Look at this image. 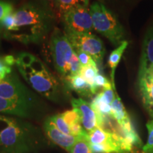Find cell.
<instances>
[{
    "instance_id": "obj_1",
    "label": "cell",
    "mask_w": 153,
    "mask_h": 153,
    "mask_svg": "<svg viewBox=\"0 0 153 153\" xmlns=\"http://www.w3.org/2000/svg\"><path fill=\"white\" fill-rule=\"evenodd\" d=\"M15 27L7 33L11 39L24 44L38 43L48 33L54 14L45 2L32 1L14 12Z\"/></svg>"
},
{
    "instance_id": "obj_2",
    "label": "cell",
    "mask_w": 153,
    "mask_h": 153,
    "mask_svg": "<svg viewBox=\"0 0 153 153\" xmlns=\"http://www.w3.org/2000/svg\"><path fill=\"white\" fill-rule=\"evenodd\" d=\"M16 65L24 79L34 90L51 101H57L60 86L55 76L41 60L28 53L16 58Z\"/></svg>"
},
{
    "instance_id": "obj_3",
    "label": "cell",
    "mask_w": 153,
    "mask_h": 153,
    "mask_svg": "<svg viewBox=\"0 0 153 153\" xmlns=\"http://www.w3.org/2000/svg\"><path fill=\"white\" fill-rule=\"evenodd\" d=\"M0 148L7 153H26L32 148L31 130L26 124L0 115Z\"/></svg>"
},
{
    "instance_id": "obj_4",
    "label": "cell",
    "mask_w": 153,
    "mask_h": 153,
    "mask_svg": "<svg viewBox=\"0 0 153 153\" xmlns=\"http://www.w3.org/2000/svg\"><path fill=\"white\" fill-rule=\"evenodd\" d=\"M93 28L105 36L114 45H119L123 42L124 32L121 24L109 9L102 3L95 1L89 8Z\"/></svg>"
},
{
    "instance_id": "obj_5",
    "label": "cell",
    "mask_w": 153,
    "mask_h": 153,
    "mask_svg": "<svg viewBox=\"0 0 153 153\" xmlns=\"http://www.w3.org/2000/svg\"><path fill=\"white\" fill-rule=\"evenodd\" d=\"M51 52L53 65L57 72L65 78L68 73L69 63L74 49L65 33L55 28L51 38Z\"/></svg>"
},
{
    "instance_id": "obj_6",
    "label": "cell",
    "mask_w": 153,
    "mask_h": 153,
    "mask_svg": "<svg viewBox=\"0 0 153 153\" xmlns=\"http://www.w3.org/2000/svg\"><path fill=\"white\" fill-rule=\"evenodd\" d=\"M64 33L74 50H79L87 53L96 63L100 64L102 62L105 55V48L100 38L91 33Z\"/></svg>"
},
{
    "instance_id": "obj_7",
    "label": "cell",
    "mask_w": 153,
    "mask_h": 153,
    "mask_svg": "<svg viewBox=\"0 0 153 153\" xmlns=\"http://www.w3.org/2000/svg\"><path fill=\"white\" fill-rule=\"evenodd\" d=\"M0 97L31 108L32 94L23 85L15 74H9L0 82Z\"/></svg>"
},
{
    "instance_id": "obj_8",
    "label": "cell",
    "mask_w": 153,
    "mask_h": 153,
    "mask_svg": "<svg viewBox=\"0 0 153 153\" xmlns=\"http://www.w3.org/2000/svg\"><path fill=\"white\" fill-rule=\"evenodd\" d=\"M65 32L91 33L92 19L88 7H77L62 14Z\"/></svg>"
},
{
    "instance_id": "obj_9",
    "label": "cell",
    "mask_w": 153,
    "mask_h": 153,
    "mask_svg": "<svg viewBox=\"0 0 153 153\" xmlns=\"http://www.w3.org/2000/svg\"><path fill=\"white\" fill-rule=\"evenodd\" d=\"M71 103L74 109L79 113L81 124L87 133L98 127L97 114L93 109L91 104L81 98H73Z\"/></svg>"
},
{
    "instance_id": "obj_10",
    "label": "cell",
    "mask_w": 153,
    "mask_h": 153,
    "mask_svg": "<svg viewBox=\"0 0 153 153\" xmlns=\"http://www.w3.org/2000/svg\"><path fill=\"white\" fill-rule=\"evenodd\" d=\"M153 72V26L145 33L140 63L139 75L143 76Z\"/></svg>"
},
{
    "instance_id": "obj_11",
    "label": "cell",
    "mask_w": 153,
    "mask_h": 153,
    "mask_svg": "<svg viewBox=\"0 0 153 153\" xmlns=\"http://www.w3.org/2000/svg\"><path fill=\"white\" fill-rule=\"evenodd\" d=\"M44 130L48 137L51 140L68 151V152H70L74 143L76 142L79 137L63 133L57 128L55 124L50 120V118L44 123Z\"/></svg>"
},
{
    "instance_id": "obj_12",
    "label": "cell",
    "mask_w": 153,
    "mask_h": 153,
    "mask_svg": "<svg viewBox=\"0 0 153 153\" xmlns=\"http://www.w3.org/2000/svg\"><path fill=\"white\" fill-rule=\"evenodd\" d=\"M139 89L143 105L153 118V78L150 75L138 76Z\"/></svg>"
},
{
    "instance_id": "obj_13",
    "label": "cell",
    "mask_w": 153,
    "mask_h": 153,
    "mask_svg": "<svg viewBox=\"0 0 153 153\" xmlns=\"http://www.w3.org/2000/svg\"><path fill=\"white\" fill-rule=\"evenodd\" d=\"M64 82L70 89L75 91L79 95L87 97L93 95L91 86L80 74L64 78Z\"/></svg>"
},
{
    "instance_id": "obj_14",
    "label": "cell",
    "mask_w": 153,
    "mask_h": 153,
    "mask_svg": "<svg viewBox=\"0 0 153 153\" xmlns=\"http://www.w3.org/2000/svg\"><path fill=\"white\" fill-rule=\"evenodd\" d=\"M30 109L23 105L0 97V113L14 115L19 117H27L29 115Z\"/></svg>"
},
{
    "instance_id": "obj_15",
    "label": "cell",
    "mask_w": 153,
    "mask_h": 153,
    "mask_svg": "<svg viewBox=\"0 0 153 153\" xmlns=\"http://www.w3.org/2000/svg\"><path fill=\"white\" fill-rule=\"evenodd\" d=\"M111 107L113 118L117 121L120 127H123L131 123L128 114L117 94H116V98L111 104Z\"/></svg>"
},
{
    "instance_id": "obj_16",
    "label": "cell",
    "mask_w": 153,
    "mask_h": 153,
    "mask_svg": "<svg viewBox=\"0 0 153 153\" xmlns=\"http://www.w3.org/2000/svg\"><path fill=\"white\" fill-rule=\"evenodd\" d=\"M128 45V42L126 41H123L116 48L114 51H113L108 57V64L111 69V84L113 88L116 91V87H115V72L116 69L117 68L118 63H119L120 59H121L122 55L125 52L126 49L127 48Z\"/></svg>"
},
{
    "instance_id": "obj_17",
    "label": "cell",
    "mask_w": 153,
    "mask_h": 153,
    "mask_svg": "<svg viewBox=\"0 0 153 153\" xmlns=\"http://www.w3.org/2000/svg\"><path fill=\"white\" fill-rule=\"evenodd\" d=\"M89 0H55V7L60 14L77 7H88Z\"/></svg>"
},
{
    "instance_id": "obj_18",
    "label": "cell",
    "mask_w": 153,
    "mask_h": 153,
    "mask_svg": "<svg viewBox=\"0 0 153 153\" xmlns=\"http://www.w3.org/2000/svg\"><path fill=\"white\" fill-rule=\"evenodd\" d=\"M93 109L95 111L97 115L104 117H113L111 105L107 104L101 98L100 96L97 94L91 103Z\"/></svg>"
},
{
    "instance_id": "obj_19",
    "label": "cell",
    "mask_w": 153,
    "mask_h": 153,
    "mask_svg": "<svg viewBox=\"0 0 153 153\" xmlns=\"http://www.w3.org/2000/svg\"><path fill=\"white\" fill-rule=\"evenodd\" d=\"M70 153H91L90 143L88 140V133L87 135L79 136Z\"/></svg>"
},
{
    "instance_id": "obj_20",
    "label": "cell",
    "mask_w": 153,
    "mask_h": 153,
    "mask_svg": "<svg viewBox=\"0 0 153 153\" xmlns=\"http://www.w3.org/2000/svg\"><path fill=\"white\" fill-rule=\"evenodd\" d=\"M99 74V70L97 65H89L86 67H82L81 71L79 74L86 80V82L91 86L92 89V93L94 94L93 87L94 83V79L96 76Z\"/></svg>"
},
{
    "instance_id": "obj_21",
    "label": "cell",
    "mask_w": 153,
    "mask_h": 153,
    "mask_svg": "<svg viewBox=\"0 0 153 153\" xmlns=\"http://www.w3.org/2000/svg\"><path fill=\"white\" fill-rule=\"evenodd\" d=\"M81 69H82L81 63L79 62V58H78L76 53L74 51L71 60H70V63H69L68 73L66 77L79 74L80 71H81ZM63 79H64V78H63Z\"/></svg>"
},
{
    "instance_id": "obj_22",
    "label": "cell",
    "mask_w": 153,
    "mask_h": 153,
    "mask_svg": "<svg viewBox=\"0 0 153 153\" xmlns=\"http://www.w3.org/2000/svg\"><path fill=\"white\" fill-rule=\"evenodd\" d=\"M110 87H113L111 82L108 81L104 75L101 74H98L96 76L93 87V91L94 94L99 89H102L103 90V89H108V88Z\"/></svg>"
},
{
    "instance_id": "obj_23",
    "label": "cell",
    "mask_w": 153,
    "mask_h": 153,
    "mask_svg": "<svg viewBox=\"0 0 153 153\" xmlns=\"http://www.w3.org/2000/svg\"><path fill=\"white\" fill-rule=\"evenodd\" d=\"M49 118L61 132H62L65 134H67V135H71L70 127H69L66 122L65 121V120L63 119L62 114L55 115V116L50 117Z\"/></svg>"
},
{
    "instance_id": "obj_24",
    "label": "cell",
    "mask_w": 153,
    "mask_h": 153,
    "mask_svg": "<svg viewBox=\"0 0 153 153\" xmlns=\"http://www.w3.org/2000/svg\"><path fill=\"white\" fill-rule=\"evenodd\" d=\"M62 114V116L65 121L69 126L73 125L74 123H81V120H80V116L79 113L75 109L66 111Z\"/></svg>"
},
{
    "instance_id": "obj_25",
    "label": "cell",
    "mask_w": 153,
    "mask_h": 153,
    "mask_svg": "<svg viewBox=\"0 0 153 153\" xmlns=\"http://www.w3.org/2000/svg\"><path fill=\"white\" fill-rule=\"evenodd\" d=\"M148 131V142L143 148V153H153V120H150L146 124Z\"/></svg>"
},
{
    "instance_id": "obj_26",
    "label": "cell",
    "mask_w": 153,
    "mask_h": 153,
    "mask_svg": "<svg viewBox=\"0 0 153 153\" xmlns=\"http://www.w3.org/2000/svg\"><path fill=\"white\" fill-rule=\"evenodd\" d=\"M74 52L76 53L79 58V62L81 63L82 67H86L89 65H97V63L93 60V58L90 55H88L83 51H79V50H74Z\"/></svg>"
},
{
    "instance_id": "obj_27",
    "label": "cell",
    "mask_w": 153,
    "mask_h": 153,
    "mask_svg": "<svg viewBox=\"0 0 153 153\" xmlns=\"http://www.w3.org/2000/svg\"><path fill=\"white\" fill-rule=\"evenodd\" d=\"M14 7L11 3L0 0V27H1V22L5 16L13 12Z\"/></svg>"
},
{
    "instance_id": "obj_28",
    "label": "cell",
    "mask_w": 153,
    "mask_h": 153,
    "mask_svg": "<svg viewBox=\"0 0 153 153\" xmlns=\"http://www.w3.org/2000/svg\"><path fill=\"white\" fill-rule=\"evenodd\" d=\"M1 27L6 30L7 33L12 31L15 27V17L14 12L11 13L4 17L1 22Z\"/></svg>"
},
{
    "instance_id": "obj_29",
    "label": "cell",
    "mask_w": 153,
    "mask_h": 153,
    "mask_svg": "<svg viewBox=\"0 0 153 153\" xmlns=\"http://www.w3.org/2000/svg\"><path fill=\"white\" fill-rule=\"evenodd\" d=\"M115 90L113 89V87L108 88V89H105L101 90L100 93L98 94L100 96V97L104 101H106L107 104H111V103L116 98V93L114 92Z\"/></svg>"
},
{
    "instance_id": "obj_30",
    "label": "cell",
    "mask_w": 153,
    "mask_h": 153,
    "mask_svg": "<svg viewBox=\"0 0 153 153\" xmlns=\"http://www.w3.org/2000/svg\"><path fill=\"white\" fill-rule=\"evenodd\" d=\"M69 127H70V133L73 136L79 137L87 134V132L85 129H83V127H82L80 123H74L73 125L69 126Z\"/></svg>"
},
{
    "instance_id": "obj_31",
    "label": "cell",
    "mask_w": 153,
    "mask_h": 153,
    "mask_svg": "<svg viewBox=\"0 0 153 153\" xmlns=\"http://www.w3.org/2000/svg\"><path fill=\"white\" fill-rule=\"evenodd\" d=\"M11 73V67L8 65L3 57H0V77L4 79L8 74Z\"/></svg>"
},
{
    "instance_id": "obj_32",
    "label": "cell",
    "mask_w": 153,
    "mask_h": 153,
    "mask_svg": "<svg viewBox=\"0 0 153 153\" xmlns=\"http://www.w3.org/2000/svg\"><path fill=\"white\" fill-rule=\"evenodd\" d=\"M4 59L6 63L10 67L16 64V58L13 55H7V56L4 57Z\"/></svg>"
},
{
    "instance_id": "obj_33",
    "label": "cell",
    "mask_w": 153,
    "mask_h": 153,
    "mask_svg": "<svg viewBox=\"0 0 153 153\" xmlns=\"http://www.w3.org/2000/svg\"><path fill=\"white\" fill-rule=\"evenodd\" d=\"M147 75H150V76H152V77L153 78V72H152V73H150V74H147Z\"/></svg>"
},
{
    "instance_id": "obj_34",
    "label": "cell",
    "mask_w": 153,
    "mask_h": 153,
    "mask_svg": "<svg viewBox=\"0 0 153 153\" xmlns=\"http://www.w3.org/2000/svg\"><path fill=\"white\" fill-rule=\"evenodd\" d=\"M1 80H2V79H1V77H0V82H1Z\"/></svg>"
}]
</instances>
